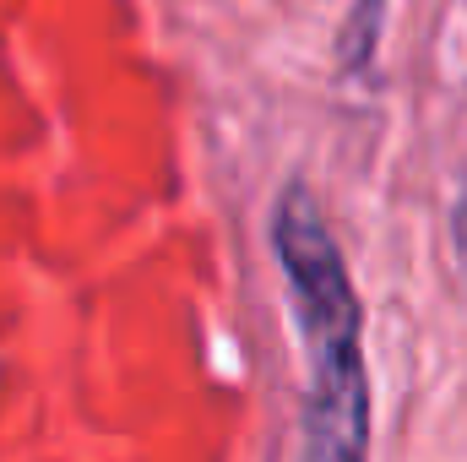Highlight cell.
Here are the masks:
<instances>
[{"label":"cell","mask_w":467,"mask_h":462,"mask_svg":"<svg viewBox=\"0 0 467 462\" xmlns=\"http://www.w3.org/2000/svg\"><path fill=\"white\" fill-rule=\"evenodd\" d=\"M272 250L310 348V386L299 408V462H364L369 457V375H364V338H358V294H353L348 261L327 229V213L305 185H288L277 196Z\"/></svg>","instance_id":"6da1fadb"},{"label":"cell","mask_w":467,"mask_h":462,"mask_svg":"<svg viewBox=\"0 0 467 462\" xmlns=\"http://www.w3.org/2000/svg\"><path fill=\"white\" fill-rule=\"evenodd\" d=\"M451 245H457V267H462V283H467V185L451 207Z\"/></svg>","instance_id":"3957f363"},{"label":"cell","mask_w":467,"mask_h":462,"mask_svg":"<svg viewBox=\"0 0 467 462\" xmlns=\"http://www.w3.org/2000/svg\"><path fill=\"white\" fill-rule=\"evenodd\" d=\"M380 5L386 0H358L353 5V22L343 27V66H364L375 38H380Z\"/></svg>","instance_id":"7a4b0ae2"}]
</instances>
